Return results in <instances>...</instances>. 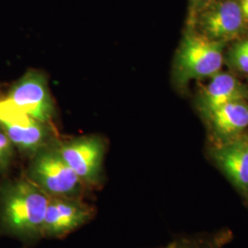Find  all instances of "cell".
<instances>
[{"label": "cell", "mask_w": 248, "mask_h": 248, "mask_svg": "<svg viewBox=\"0 0 248 248\" xmlns=\"http://www.w3.org/2000/svg\"><path fill=\"white\" fill-rule=\"evenodd\" d=\"M15 153V147L0 127V175L9 170Z\"/></svg>", "instance_id": "4fadbf2b"}, {"label": "cell", "mask_w": 248, "mask_h": 248, "mask_svg": "<svg viewBox=\"0 0 248 248\" xmlns=\"http://www.w3.org/2000/svg\"><path fill=\"white\" fill-rule=\"evenodd\" d=\"M213 155L231 182L248 196V137L223 144Z\"/></svg>", "instance_id": "9c48e42d"}, {"label": "cell", "mask_w": 248, "mask_h": 248, "mask_svg": "<svg viewBox=\"0 0 248 248\" xmlns=\"http://www.w3.org/2000/svg\"><path fill=\"white\" fill-rule=\"evenodd\" d=\"M233 238L232 231L226 228L212 232L197 233L170 242L162 248H224Z\"/></svg>", "instance_id": "7c38bea8"}, {"label": "cell", "mask_w": 248, "mask_h": 248, "mask_svg": "<svg viewBox=\"0 0 248 248\" xmlns=\"http://www.w3.org/2000/svg\"><path fill=\"white\" fill-rule=\"evenodd\" d=\"M57 149L62 158L89 190L103 184V164L107 143L99 135H84L66 141H57Z\"/></svg>", "instance_id": "277c9868"}, {"label": "cell", "mask_w": 248, "mask_h": 248, "mask_svg": "<svg viewBox=\"0 0 248 248\" xmlns=\"http://www.w3.org/2000/svg\"><path fill=\"white\" fill-rule=\"evenodd\" d=\"M50 197L27 177L0 181V235L33 244L44 238Z\"/></svg>", "instance_id": "6da1fadb"}, {"label": "cell", "mask_w": 248, "mask_h": 248, "mask_svg": "<svg viewBox=\"0 0 248 248\" xmlns=\"http://www.w3.org/2000/svg\"><path fill=\"white\" fill-rule=\"evenodd\" d=\"M95 214V208L83 198L50 197L45 213L44 238H63L90 222Z\"/></svg>", "instance_id": "52a82bcc"}, {"label": "cell", "mask_w": 248, "mask_h": 248, "mask_svg": "<svg viewBox=\"0 0 248 248\" xmlns=\"http://www.w3.org/2000/svg\"><path fill=\"white\" fill-rule=\"evenodd\" d=\"M4 100L14 108L40 122L52 124L55 104L47 77L42 71L30 70L11 87Z\"/></svg>", "instance_id": "8992f818"}, {"label": "cell", "mask_w": 248, "mask_h": 248, "mask_svg": "<svg viewBox=\"0 0 248 248\" xmlns=\"http://www.w3.org/2000/svg\"><path fill=\"white\" fill-rule=\"evenodd\" d=\"M247 90L239 81L229 74H216L204 91V103L208 111H212L232 101L243 100Z\"/></svg>", "instance_id": "30bf717a"}, {"label": "cell", "mask_w": 248, "mask_h": 248, "mask_svg": "<svg viewBox=\"0 0 248 248\" xmlns=\"http://www.w3.org/2000/svg\"><path fill=\"white\" fill-rule=\"evenodd\" d=\"M232 59L240 71L248 74V40L240 43L234 47Z\"/></svg>", "instance_id": "5bb4252c"}, {"label": "cell", "mask_w": 248, "mask_h": 248, "mask_svg": "<svg viewBox=\"0 0 248 248\" xmlns=\"http://www.w3.org/2000/svg\"><path fill=\"white\" fill-rule=\"evenodd\" d=\"M215 132L230 137L248 127V105L243 100L232 101L209 112Z\"/></svg>", "instance_id": "8fae6325"}, {"label": "cell", "mask_w": 248, "mask_h": 248, "mask_svg": "<svg viewBox=\"0 0 248 248\" xmlns=\"http://www.w3.org/2000/svg\"><path fill=\"white\" fill-rule=\"evenodd\" d=\"M239 4L244 18L248 22V0H240Z\"/></svg>", "instance_id": "9a60e30c"}, {"label": "cell", "mask_w": 248, "mask_h": 248, "mask_svg": "<svg viewBox=\"0 0 248 248\" xmlns=\"http://www.w3.org/2000/svg\"><path fill=\"white\" fill-rule=\"evenodd\" d=\"M56 142L31 157L26 177L49 197L83 198L89 189L62 158Z\"/></svg>", "instance_id": "7a4b0ae2"}, {"label": "cell", "mask_w": 248, "mask_h": 248, "mask_svg": "<svg viewBox=\"0 0 248 248\" xmlns=\"http://www.w3.org/2000/svg\"><path fill=\"white\" fill-rule=\"evenodd\" d=\"M245 21L239 2L235 0L215 2L200 17L203 35L220 42L235 38L243 30Z\"/></svg>", "instance_id": "ba28073f"}, {"label": "cell", "mask_w": 248, "mask_h": 248, "mask_svg": "<svg viewBox=\"0 0 248 248\" xmlns=\"http://www.w3.org/2000/svg\"><path fill=\"white\" fill-rule=\"evenodd\" d=\"M196 2H199V1H201V0H195Z\"/></svg>", "instance_id": "2e32d148"}, {"label": "cell", "mask_w": 248, "mask_h": 248, "mask_svg": "<svg viewBox=\"0 0 248 248\" xmlns=\"http://www.w3.org/2000/svg\"><path fill=\"white\" fill-rule=\"evenodd\" d=\"M0 127L21 154L30 157L57 141L52 124L40 122L0 98Z\"/></svg>", "instance_id": "5b68a950"}, {"label": "cell", "mask_w": 248, "mask_h": 248, "mask_svg": "<svg viewBox=\"0 0 248 248\" xmlns=\"http://www.w3.org/2000/svg\"><path fill=\"white\" fill-rule=\"evenodd\" d=\"M223 42L203 34L186 33L175 60V78L179 83L213 77L222 68Z\"/></svg>", "instance_id": "3957f363"}]
</instances>
